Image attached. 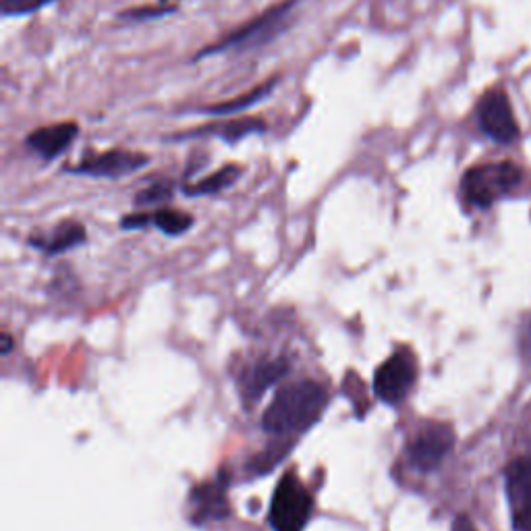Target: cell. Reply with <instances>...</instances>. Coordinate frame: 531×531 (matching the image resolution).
Instances as JSON below:
<instances>
[{
	"mask_svg": "<svg viewBox=\"0 0 531 531\" xmlns=\"http://www.w3.org/2000/svg\"><path fill=\"white\" fill-rule=\"evenodd\" d=\"M328 395L322 384L299 380L283 386L262 415V428L272 436H293L310 430L322 417Z\"/></svg>",
	"mask_w": 531,
	"mask_h": 531,
	"instance_id": "6da1fadb",
	"label": "cell"
},
{
	"mask_svg": "<svg viewBox=\"0 0 531 531\" xmlns=\"http://www.w3.org/2000/svg\"><path fill=\"white\" fill-rule=\"evenodd\" d=\"M299 3L301 0H278L276 5L268 7L256 17L247 19L245 23L237 25L235 30H231L220 40L200 48L193 54L191 61L198 63V61L218 57V54H229V52L243 54V52H251L256 48H264L272 44L276 38H281L289 30Z\"/></svg>",
	"mask_w": 531,
	"mask_h": 531,
	"instance_id": "7a4b0ae2",
	"label": "cell"
},
{
	"mask_svg": "<svg viewBox=\"0 0 531 531\" xmlns=\"http://www.w3.org/2000/svg\"><path fill=\"white\" fill-rule=\"evenodd\" d=\"M521 179L523 173L513 162L480 164L463 175L461 191L467 204L475 208H490L515 187H519Z\"/></svg>",
	"mask_w": 531,
	"mask_h": 531,
	"instance_id": "3957f363",
	"label": "cell"
},
{
	"mask_svg": "<svg viewBox=\"0 0 531 531\" xmlns=\"http://www.w3.org/2000/svg\"><path fill=\"white\" fill-rule=\"evenodd\" d=\"M314 513V498L293 471L285 473L270 500L268 521L274 531H303Z\"/></svg>",
	"mask_w": 531,
	"mask_h": 531,
	"instance_id": "277c9868",
	"label": "cell"
},
{
	"mask_svg": "<svg viewBox=\"0 0 531 531\" xmlns=\"http://www.w3.org/2000/svg\"><path fill=\"white\" fill-rule=\"evenodd\" d=\"M150 160L152 158L144 152L110 148L106 152H88L77 162L67 164L65 173L77 177H90V179H123L146 169Z\"/></svg>",
	"mask_w": 531,
	"mask_h": 531,
	"instance_id": "5b68a950",
	"label": "cell"
},
{
	"mask_svg": "<svg viewBox=\"0 0 531 531\" xmlns=\"http://www.w3.org/2000/svg\"><path fill=\"white\" fill-rule=\"evenodd\" d=\"M455 446V430L444 422L428 424L407 446L409 463L422 473L436 471Z\"/></svg>",
	"mask_w": 531,
	"mask_h": 531,
	"instance_id": "8992f818",
	"label": "cell"
},
{
	"mask_svg": "<svg viewBox=\"0 0 531 531\" xmlns=\"http://www.w3.org/2000/svg\"><path fill=\"white\" fill-rule=\"evenodd\" d=\"M417 370L409 353L397 351L390 355L374 374V395L386 405H401L411 386L415 384Z\"/></svg>",
	"mask_w": 531,
	"mask_h": 531,
	"instance_id": "52a82bcc",
	"label": "cell"
},
{
	"mask_svg": "<svg viewBox=\"0 0 531 531\" xmlns=\"http://www.w3.org/2000/svg\"><path fill=\"white\" fill-rule=\"evenodd\" d=\"M268 131V123L260 117H227L216 119L206 125L177 131L173 135H166V142H189V139H220L225 144H239L241 139L251 135H264Z\"/></svg>",
	"mask_w": 531,
	"mask_h": 531,
	"instance_id": "ba28073f",
	"label": "cell"
},
{
	"mask_svg": "<svg viewBox=\"0 0 531 531\" xmlns=\"http://www.w3.org/2000/svg\"><path fill=\"white\" fill-rule=\"evenodd\" d=\"M478 125L496 144H511L519 137V125L505 92L492 90L478 104Z\"/></svg>",
	"mask_w": 531,
	"mask_h": 531,
	"instance_id": "9c48e42d",
	"label": "cell"
},
{
	"mask_svg": "<svg viewBox=\"0 0 531 531\" xmlns=\"http://www.w3.org/2000/svg\"><path fill=\"white\" fill-rule=\"evenodd\" d=\"M227 486H229V475L220 471L212 482H204V484L193 488L189 502H191V509H193L191 521L195 525L222 521L231 515Z\"/></svg>",
	"mask_w": 531,
	"mask_h": 531,
	"instance_id": "30bf717a",
	"label": "cell"
},
{
	"mask_svg": "<svg viewBox=\"0 0 531 531\" xmlns=\"http://www.w3.org/2000/svg\"><path fill=\"white\" fill-rule=\"evenodd\" d=\"M77 135H79V125L75 121L52 123L27 133L25 148L40 156L44 162H52L73 146Z\"/></svg>",
	"mask_w": 531,
	"mask_h": 531,
	"instance_id": "8fae6325",
	"label": "cell"
},
{
	"mask_svg": "<svg viewBox=\"0 0 531 531\" xmlns=\"http://www.w3.org/2000/svg\"><path fill=\"white\" fill-rule=\"evenodd\" d=\"M507 496L517 531H531V457L517 459L507 471Z\"/></svg>",
	"mask_w": 531,
	"mask_h": 531,
	"instance_id": "7c38bea8",
	"label": "cell"
},
{
	"mask_svg": "<svg viewBox=\"0 0 531 531\" xmlns=\"http://www.w3.org/2000/svg\"><path fill=\"white\" fill-rule=\"evenodd\" d=\"M291 370V363L285 357H278V359H264L256 366H251L241 382V395L245 399V403L254 405L262 399V395L266 390L274 384L281 382Z\"/></svg>",
	"mask_w": 531,
	"mask_h": 531,
	"instance_id": "4fadbf2b",
	"label": "cell"
},
{
	"mask_svg": "<svg viewBox=\"0 0 531 531\" xmlns=\"http://www.w3.org/2000/svg\"><path fill=\"white\" fill-rule=\"evenodd\" d=\"M278 81H281V75H272L266 81L258 83L256 88H251L239 96L227 98L222 102H214V104H206L195 108V113H202L208 117H235L239 113H245L251 106H256L260 102H264L266 98H270L274 94V90L278 88Z\"/></svg>",
	"mask_w": 531,
	"mask_h": 531,
	"instance_id": "5bb4252c",
	"label": "cell"
},
{
	"mask_svg": "<svg viewBox=\"0 0 531 531\" xmlns=\"http://www.w3.org/2000/svg\"><path fill=\"white\" fill-rule=\"evenodd\" d=\"M86 239H88L86 227L79 225V222L75 220H65V222H59V225L54 227L50 233L32 237L30 245L42 251V254L46 256H59V254H65V251H71L83 245Z\"/></svg>",
	"mask_w": 531,
	"mask_h": 531,
	"instance_id": "9a60e30c",
	"label": "cell"
},
{
	"mask_svg": "<svg viewBox=\"0 0 531 531\" xmlns=\"http://www.w3.org/2000/svg\"><path fill=\"white\" fill-rule=\"evenodd\" d=\"M243 175H245L243 166L237 162H231V164H225L222 169H218L216 173H212L204 179L185 183L183 193L189 195V198H206V195H218L222 191H227L229 187H233Z\"/></svg>",
	"mask_w": 531,
	"mask_h": 531,
	"instance_id": "2e32d148",
	"label": "cell"
},
{
	"mask_svg": "<svg viewBox=\"0 0 531 531\" xmlns=\"http://www.w3.org/2000/svg\"><path fill=\"white\" fill-rule=\"evenodd\" d=\"M152 214V227H156L160 233L169 237H179L185 235L193 225L195 220L189 212L177 210V208H158Z\"/></svg>",
	"mask_w": 531,
	"mask_h": 531,
	"instance_id": "e0dca14e",
	"label": "cell"
},
{
	"mask_svg": "<svg viewBox=\"0 0 531 531\" xmlns=\"http://www.w3.org/2000/svg\"><path fill=\"white\" fill-rule=\"evenodd\" d=\"M175 195V181L171 179H156L150 185H146L142 191H137L135 195V206H162L166 202H171Z\"/></svg>",
	"mask_w": 531,
	"mask_h": 531,
	"instance_id": "ac0fdd59",
	"label": "cell"
},
{
	"mask_svg": "<svg viewBox=\"0 0 531 531\" xmlns=\"http://www.w3.org/2000/svg\"><path fill=\"white\" fill-rule=\"evenodd\" d=\"M293 449V442H278V444H272L268 446V449L260 455H256L254 459H251V463L247 465V471H254L256 475H264L268 471H272L278 463H281Z\"/></svg>",
	"mask_w": 531,
	"mask_h": 531,
	"instance_id": "d6986e66",
	"label": "cell"
},
{
	"mask_svg": "<svg viewBox=\"0 0 531 531\" xmlns=\"http://www.w3.org/2000/svg\"><path fill=\"white\" fill-rule=\"evenodd\" d=\"M54 3H57V0H0V13L5 17H25L34 15Z\"/></svg>",
	"mask_w": 531,
	"mask_h": 531,
	"instance_id": "ffe728a7",
	"label": "cell"
},
{
	"mask_svg": "<svg viewBox=\"0 0 531 531\" xmlns=\"http://www.w3.org/2000/svg\"><path fill=\"white\" fill-rule=\"evenodd\" d=\"M177 13V5H146V7H135V9H127L117 13L119 19L123 21H152V19H162L166 15H173Z\"/></svg>",
	"mask_w": 531,
	"mask_h": 531,
	"instance_id": "44dd1931",
	"label": "cell"
},
{
	"mask_svg": "<svg viewBox=\"0 0 531 531\" xmlns=\"http://www.w3.org/2000/svg\"><path fill=\"white\" fill-rule=\"evenodd\" d=\"M152 225V214L150 212H133L123 216L121 220V229L125 231H137V229H146Z\"/></svg>",
	"mask_w": 531,
	"mask_h": 531,
	"instance_id": "7402d4cb",
	"label": "cell"
},
{
	"mask_svg": "<svg viewBox=\"0 0 531 531\" xmlns=\"http://www.w3.org/2000/svg\"><path fill=\"white\" fill-rule=\"evenodd\" d=\"M451 531H478V529H475V525L471 523V519L467 515H457Z\"/></svg>",
	"mask_w": 531,
	"mask_h": 531,
	"instance_id": "603a6c76",
	"label": "cell"
},
{
	"mask_svg": "<svg viewBox=\"0 0 531 531\" xmlns=\"http://www.w3.org/2000/svg\"><path fill=\"white\" fill-rule=\"evenodd\" d=\"M11 349H13V337H11V334H3V349H0V353H3V355H9L11 353Z\"/></svg>",
	"mask_w": 531,
	"mask_h": 531,
	"instance_id": "cb8c5ba5",
	"label": "cell"
},
{
	"mask_svg": "<svg viewBox=\"0 0 531 531\" xmlns=\"http://www.w3.org/2000/svg\"><path fill=\"white\" fill-rule=\"evenodd\" d=\"M171 3H177V0H160V5H171Z\"/></svg>",
	"mask_w": 531,
	"mask_h": 531,
	"instance_id": "d4e9b609",
	"label": "cell"
}]
</instances>
